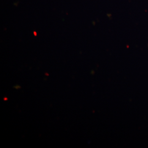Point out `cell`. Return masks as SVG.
I'll list each match as a JSON object with an SVG mask.
<instances>
[]
</instances>
